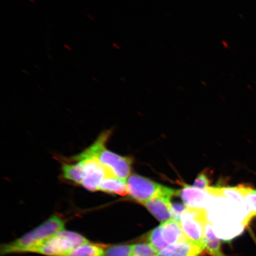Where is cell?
I'll use <instances>...</instances> for the list:
<instances>
[{
	"label": "cell",
	"instance_id": "3957f363",
	"mask_svg": "<svg viewBox=\"0 0 256 256\" xmlns=\"http://www.w3.org/2000/svg\"><path fill=\"white\" fill-rule=\"evenodd\" d=\"M89 240L78 232L62 230L46 240L34 254L44 256H66Z\"/></svg>",
	"mask_w": 256,
	"mask_h": 256
},
{
	"label": "cell",
	"instance_id": "8992f818",
	"mask_svg": "<svg viewBox=\"0 0 256 256\" xmlns=\"http://www.w3.org/2000/svg\"><path fill=\"white\" fill-rule=\"evenodd\" d=\"M69 162H82L84 169V178L82 186L90 192L98 190L102 181L108 176L104 166L94 156H86L78 154L70 158Z\"/></svg>",
	"mask_w": 256,
	"mask_h": 256
},
{
	"label": "cell",
	"instance_id": "9a60e30c",
	"mask_svg": "<svg viewBox=\"0 0 256 256\" xmlns=\"http://www.w3.org/2000/svg\"><path fill=\"white\" fill-rule=\"evenodd\" d=\"M147 240H148V243L158 252L168 247V245L166 244L162 238L160 225L149 232L147 235Z\"/></svg>",
	"mask_w": 256,
	"mask_h": 256
},
{
	"label": "cell",
	"instance_id": "30bf717a",
	"mask_svg": "<svg viewBox=\"0 0 256 256\" xmlns=\"http://www.w3.org/2000/svg\"><path fill=\"white\" fill-rule=\"evenodd\" d=\"M160 226L162 238L168 246L188 240L182 228L180 222L178 220H170L160 224Z\"/></svg>",
	"mask_w": 256,
	"mask_h": 256
},
{
	"label": "cell",
	"instance_id": "6da1fadb",
	"mask_svg": "<svg viewBox=\"0 0 256 256\" xmlns=\"http://www.w3.org/2000/svg\"><path fill=\"white\" fill-rule=\"evenodd\" d=\"M66 222L58 214H54L14 241L6 242L0 247L2 256L35 252L51 236L65 229Z\"/></svg>",
	"mask_w": 256,
	"mask_h": 256
},
{
	"label": "cell",
	"instance_id": "9c48e42d",
	"mask_svg": "<svg viewBox=\"0 0 256 256\" xmlns=\"http://www.w3.org/2000/svg\"><path fill=\"white\" fill-rule=\"evenodd\" d=\"M206 248L188 240L178 244L168 246L156 256H200Z\"/></svg>",
	"mask_w": 256,
	"mask_h": 256
},
{
	"label": "cell",
	"instance_id": "277c9868",
	"mask_svg": "<svg viewBox=\"0 0 256 256\" xmlns=\"http://www.w3.org/2000/svg\"><path fill=\"white\" fill-rule=\"evenodd\" d=\"M208 222L206 210L188 207L182 214L180 222L188 240L204 248V235Z\"/></svg>",
	"mask_w": 256,
	"mask_h": 256
},
{
	"label": "cell",
	"instance_id": "603a6c76",
	"mask_svg": "<svg viewBox=\"0 0 256 256\" xmlns=\"http://www.w3.org/2000/svg\"><path fill=\"white\" fill-rule=\"evenodd\" d=\"M113 46L115 48H116V49H120V47L118 46H117V44H113Z\"/></svg>",
	"mask_w": 256,
	"mask_h": 256
},
{
	"label": "cell",
	"instance_id": "ffe728a7",
	"mask_svg": "<svg viewBox=\"0 0 256 256\" xmlns=\"http://www.w3.org/2000/svg\"><path fill=\"white\" fill-rule=\"evenodd\" d=\"M188 206L180 202H171V210L172 219L180 222L182 214L186 210Z\"/></svg>",
	"mask_w": 256,
	"mask_h": 256
},
{
	"label": "cell",
	"instance_id": "2e32d148",
	"mask_svg": "<svg viewBox=\"0 0 256 256\" xmlns=\"http://www.w3.org/2000/svg\"><path fill=\"white\" fill-rule=\"evenodd\" d=\"M132 244H122L106 245L104 256H130Z\"/></svg>",
	"mask_w": 256,
	"mask_h": 256
},
{
	"label": "cell",
	"instance_id": "d6986e66",
	"mask_svg": "<svg viewBox=\"0 0 256 256\" xmlns=\"http://www.w3.org/2000/svg\"><path fill=\"white\" fill-rule=\"evenodd\" d=\"M210 178V172L204 170L195 178L194 186L201 188V190H204V188H210V185L211 182H212Z\"/></svg>",
	"mask_w": 256,
	"mask_h": 256
},
{
	"label": "cell",
	"instance_id": "4fadbf2b",
	"mask_svg": "<svg viewBox=\"0 0 256 256\" xmlns=\"http://www.w3.org/2000/svg\"><path fill=\"white\" fill-rule=\"evenodd\" d=\"M204 243L206 250L210 256H226L222 252L220 240L216 234L210 220L206 227Z\"/></svg>",
	"mask_w": 256,
	"mask_h": 256
},
{
	"label": "cell",
	"instance_id": "7c38bea8",
	"mask_svg": "<svg viewBox=\"0 0 256 256\" xmlns=\"http://www.w3.org/2000/svg\"><path fill=\"white\" fill-rule=\"evenodd\" d=\"M98 190L106 194L122 196L128 195L126 182L114 176H106L99 186Z\"/></svg>",
	"mask_w": 256,
	"mask_h": 256
},
{
	"label": "cell",
	"instance_id": "ac0fdd59",
	"mask_svg": "<svg viewBox=\"0 0 256 256\" xmlns=\"http://www.w3.org/2000/svg\"><path fill=\"white\" fill-rule=\"evenodd\" d=\"M158 254L150 243L138 242L132 244L130 256H156Z\"/></svg>",
	"mask_w": 256,
	"mask_h": 256
},
{
	"label": "cell",
	"instance_id": "cb8c5ba5",
	"mask_svg": "<svg viewBox=\"0 0 256 256\" xmlns=\"http://www.w3.org/2000/svg\"><path fill=\"white\" fill-rule=\"evenodd\" d=\"M30 2H31L32 3H34L35 2L34 1V0H30Z\"/></svg>",
	"mask_w": 256,
	"mask_h": 256
},
{
	"label": "cell",
	"instance_id": "52a82bcc",
	"mask_svg": "<svg viewBox=\"0 0 256 256\" xmlns=\"http://www.w3.org/2000/svg\"><path fill=\"white\" fill-rule=\"evenodd\" d=\"M176 190L164 186L156 196L146 202L145 206L160 222L163 223L172 219L171 210V199L176 196Z\"/></svg>",
	"mask_w": 256,
	"mask_h": 256
},
{
	"label": "cell",
	"instance_id": "8fae6325",
	"mask_svg": "<svg viewBox=\"0 0 256 256\" xmlns=\"http://www.w3.org/2000/svg\"><path fill=\"white\" fill-rule=\"evenodd\" d=\"M63 162L62 178L73 184L82 186L84 178V169L81 162Z\"/></svg>",
	"mask_w": 256,
	"mask_h": 256
},
{
	"label": "cell",
	"instance_id": "e0dca14e",
	"mask_svg": "<svg viewBox=\"0 0 256 256\" xmlns=\"http://www.w3.org/2000/svg\"><path fill=\"white\" fill-rule=\"evenodd\" d=\"M244 199L249 211V220L256 216V190L246 185Z\"/></svg>",
	"mask_w": 256,
	"mask_h": 256
},
{
	"label": "cell",
	"instance_id": "ba28073f",
	"mask_svg": "<svg viewBox=\"0 0 256 256\" xmlns=\"http://www.w3.org/2000/svg\"><path fill=\"white\" fill-rule=\"evenodd\" d=\"M176 196L180 197L188 208L202 210L209 208L216 198L210 187L201 190L188 184L176 190Z\"/></svg>",
	"mask_w": 256,
	"mask_h": 256
},
{
	"label": "cell",
	"instance_id": "7402d4cb",
	"mask_svg": "<svg viewBox=\"0 0 256 256\" xmlns=\"http://www.w3.org/2000/svg\"><path fill=\"white\" fill-rule=\"evenodd\" d=\"M87 16H88V18H90L92 20H94V18H92L91 15H90V14H88Z\"/></svg>",
	"mask_w": 256,
	"mask_h": 256
},
{
	"label": "cell",
	"instance_id": "d4e9b609",
	"mask_svg": "<svg viewBox=\"0 0 256 256\" xmlns=\"http://www.w3.org/2000/svg\"><path fill=\"white\" fill-rule=\"evenodd\" d=\"M92 79H94V80H95V81L96 82H98V80L96 78H92Z\"/></svg>",
	"mask_w": 256,
	"mask_h": 256
},
{
	"label": "cell",
	"instance_id": "7a4b0ae2",
	"mask_svg": "<svg viewBox=\"0 0 256 256\" xmlns=\"http://www.w3.org/2000/svg\"><path fill=\"white\" fill-rule=\"evenodd\" d=\"M111 134V130L104 131L92 145L80 154L83 156L97 158L106 170L108 176H114L126 181L132 172L134 160L130 156H122L107 149L106 145Z\"/></svg>",
	"mask_w": 256,
	"mask_h": 256
},
{
	"label": "cell",
	"instance_id": "44dd1931",
	"mask_svg": "<svg viewBox=\"0 0 256 256\" xmlns=\"http://www.w3.org/2000/svg\"><path fill=\"white\" fill-rule=\"evenodd\" d=\"M64 47H65L66 48V49L69 50H72V48L71 47H70V46H68V44H64Z\"/></svg>",
	"mask_w": 256,
	"mask_h": 256
},
{
	"label": "cell",
	"instance_id": "5b68a950",
	"mask_svg": "<svg viewBox=\"0 0 256 256\" xmlns=\"http://www.w3.org/2000/svg\"><path fill=\"white\" fill-rule=\"evenodd\" d=\"M127 186L130 199L142 204L156 196L164 188V186L137 174H130L128 178Z\"/></svg>",
	"mask_w": 256,
	"mask_h": 256
},
{
	"label": "cell",
	"instance_id": "5bb4252c",
	"mask_svg": "<svg viewBox=\"0 0 256 256\" xmlns=\"http://www.w3.org/2000/svg\"><path fill=\"white\" fill-rule=\"evenodd\" d=\"M106 245L88 242L74 249L66 256H104Z\"/></svg>",
	"mask_w": 256,
	"mask_h": 256
}]
</instances>
